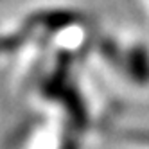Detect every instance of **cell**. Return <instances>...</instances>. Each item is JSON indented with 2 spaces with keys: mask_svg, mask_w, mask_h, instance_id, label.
<instances>
[{
  "mask_svg": "<svg viewBox=\"0 0 149 149\" xmlns=\"http://www.w3.org/2000/svg\"><path fill=\"white\" fill-rule=\"evenodd\" d=\"M101 52H102V56L108 59L110 63H113V65L124 68V56H126V52L122 54L120 49H119V45H117L111 38L102 40V43H101Z\"/></svg>",
  "mask_w": 149,
  "mask_h": 149,
  "instance_id": "3957f363",
  "label": "cell"
},
{
  "mask_svg": "<svg viewBox=\"0 0 149 149\" xmlns=\"http://www.w3.org/2000/svg\"><path fill=\"white\" fill-rule=\"evenodd\" d=\"M81 20L79 13L70 9H52V11H40L31 15L27 20V27L33 29H43L47 33H59L72 25H76Z\"/></svg>",
  "mask_w": 149,
  "mask_h": 149,
  "instance_id": "6da1fadb",
  "label": "cell"
},
{
  "mask_svg": "<svg viewBox=\"0 0 149 149\" xmlns=\"http://www.w3.org/2000/svg\"><path fill=\"white\" fill-rule=\"evenodd\" d=\"M124 70L136 84H149V50L133 45L124 56Z\"/></svg>",
  "mask_w": 149,
  "mask_h": 149,
  "instance_id": "7a4b0ae2",
  "label": "cell"
}]
</instances>
